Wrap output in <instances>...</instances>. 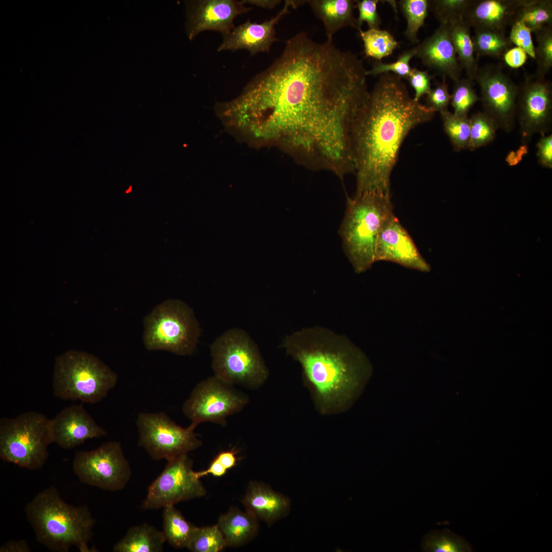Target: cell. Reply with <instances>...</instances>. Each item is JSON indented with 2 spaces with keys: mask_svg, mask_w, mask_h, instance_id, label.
Returning <instances> with one entry per match:
<instances>
[{
  "mask_svg": "<svg viewBox=\"0 0 552 552\" xmlns=\"http://www.w3.org/2000/svg\"><path fill=\"white\" fill-rule=\"evenodd\" d=\"M139 439L143 447L154 460L167 461L188 454L202 444L190 424L183 428L166 413L141 412L136 419Z\"/></svg>",
  "mask_w": 552,
  "mask_h": 552,
  "instance_id": "cell-10",
  "label": "cell"
},
{
  "mask_svg": "<svg viewBox=\"0 0 552 552\" xmlns=\"http://www.w3.org/2000/svg\"><path fill=\"white\" fill-rule=\"evenodd\" d=\"M201 330L192 309L179 300L156 306L144 319L143 341L150 351L165 350L180 356L195 350Z\"/></svg>",
  "mask_w": 552,
  "mask_h": 552,
  "instance_id": "cell-9",
  "label": "cell"
},
{
  "mask_svg": "<svg viewBox=\"0 0 552 552\" xmlns=\"http://www.w3.org/2000/svg\"><path fill=\"white\" fill-rule=\"evenodd\" d=\"M356 1L311 0L306 2L315 15L322 21L328 39L332 40L334 34L344 27L357 29L356 19L353 13L356 8Z\"/></svg>",
  "mask_w": 552,
  "mask_h": 552,
  "instance_id": "cell-23",
  "label": "cell"
},
{
  "mask_svg": "<svg viewBox=\"0 0 552 552\" xmlns=\"http://www.w3.org/2000/svg\"><path fill=\"white\" fill-rule=\"evenodd\" d=\"M532 31L521 20H516L511 25L509 39L516 47L523 50L532 58L535 59V46Z\"/></svg>",
  "mask_w": 552,
  "mask_h": 552,
  "instance_id": "cell-41",
  "label": "cell"
},
{
  "mask_svg": "<svg viewBox=\"0 0 552 552\" xmlns=\"http://www.w3.org/2000/svg\"><path fill=\"white\" fill-rule=\"evenodd\" d=\"M362 61L302 32L227 104L236 125L310 168L354 171L352 132L370 91Z\"/></svg>",
  "mask_w": 552,
  "mask_h": 552,
  "instance_id": "cell-1",
  "label": "cell"
},
{
  "mask_svg": "<svg viewBox=\"0 0 552 552\" xmlns=\"http://www.w3.org/2000/svg\"><path fill=\"white\" fill-rule=\"evenodd\" d=\"M472 39L475 53L478 56L502 58L511 48L512 42L505 32L491 29H474Z\"/></svg>",
  "mask_w": 552,
  "mask_h": 552,
  "instance_id": "cell-29",
  "label": "cell"
},
{
  "mask_svg": "<svg viewBox=\"0 0 552 552\" xmlns=\"http://www.w3.org/2000/svg\"><path fill=\"white\" fill-rule=\"evenodd\" d=\"M50 420L34 411L1 418V458L30 470L41 469L49 457L48 446L53 443Z\"/></svg>",
  "mask_w": 552,
  "mask_h": 552,
  "instance_id": "cell-8",
  "label": "cell"
},
{
  "mask_svg": "<svg viewBox=\"0 0 552 552\" xmlns=\"http://www.w3.org/2000/svg\"><path fill=\"white\" fill-rule=\"evenodd\" d=\"M210 351L214 375L228 383L256 389L268 378V369L257 345L241 329L223 333L212 343Z\"/></svg>",
  "mask_w": 552,
  "mask_h": 552,
  "instance_id": "cell-7",
  "label": "cell"
},
{
  "mask_svg": "<svg viewBox=\"0 0 552 552\" xmlns=\"http://www.w3.org/2000/svg\"><path fill=\"white\" fill-rule=\"evenodd\" d=\"M415 48L416 56L424 65L453 81L460 78L463 70L457 58L449 25L440 24L431 35Z\"/></svg>",
  "mask_w": 552,
  "mask_h": 552,
  "instance_id": "cell-20",
  "label": "cell"
},
{
  "mask_svg": "<svg viewBox=\"0 0 552 552\" xmlns=\"http://www.w3.org/2000/svg\"><path fill=\"white\" fill-rule=\"evenodd\" d=\"M472 0H431L428 1L430 10L440 24L451 25L464 19Z\"/></svg>",
  "mask_w": 552,
  "mask_h": 552,
  "instance_id": "cell-36",
  "label": "cell"
},
{
  "mask_svg": "<svg viewBox=\"0 0 552 552\" xmlns=\"http://www.w3.org/2000/svg\"><path fill=\"white\" fill-rule=\"evenodd\" d=\"M245 4L256 5L264 8L271 9L280 3V1L277 0H244L242 1Z\"/></svg>",
  "mask_w": 552,
  "mask_h": 552,
  "instance_id": "cell-49",
  "label": "cell"
},
{
  "mask_svg": "<svg viewBox=\"0 0 552 552\" xmlns=\"http://www.w3.org/2000/svg\"><path fill=\"white\" fill-rule=\"evenodd\" d=\"M25 512L37 541L49 550L67 552L74 546L81 552L94 551L88 543L96 521L87 505L74 507L66 503L52 486L29 501Z\"/></svg>",
  "mask_w": 552,
  "mask_h": 552,
  "instance_id": "cell-4",
  "label": "cell"
},
{
  "mask_svg": "<svg viewBox=\"0 0 552 552\" xmlns=\"http://www.w3.org/2000/svg\"><path fill=\"white\" fill-rule=\"evenodd\" d=\"M291 6H294V1H286L283 9L270 20L258 24L248 19L245 23L234 27L223 36V41L217 51L246 49L251 55L268 52L272 43L278 40L274 26L287 13Z\"/></svg>",
  "mask_w": 552,
  "mask_h": 552,
  "instance_id": "cell-19",
  "label": "cell"
},
{
  "mask_svg": "<svg viewBox=\"0 0 552 552\" xmlns=\"http://www.w3.org/2000/svg\"><path fill=\"white\" fill-rule=\"evenodd\" d=\"M399 4L407 22L404 35L411 43H417L418 32L428 14V1L402 0Z\"/></svg>",
  "mask_w": 552,
  "mask_h": 552,
  "instance_id": "cell-34",
  "label": "cell"
},
{
  "mask_svg": "<svg viewBox=\"0 0 552 552\" xmlns=\"http://www.w3.org/2000/svg\"><path fill=\"white\" fill-rule=\"evenodd\" d=\"M470 121V139L468 149L473 151L490 143L499 128L496 122L485 112L473 113Z\"/></svg>",
  "mask_w": 552,
  "mask_h": 552,
  "instance_id": "cell-32",
  "label": "cell"
},
{
  "mask_svg": "<svg viewBox=\"0 0 552 552\" xmlns=\"http://www.w3.org/2000/svg\"><path fill=\"white\" fill-rule=\"evenodd\" d=\"M444 130L455 151L468 149L470 121L467 117H459L448 110L440 112Z\"/></svg>",
  "mask_w": 552,
  "mask_h": 552,
  "instance_id": "cell-33",
  "label": "cell"
},
{
  "mask_svg": "<svg viewBox=\"0 0 552 552\" xmlns=\"http://www.w3.org/2000/svg\"><path fill=\"white\" fill-rule=\"evenodd\" d=\"M432 79V76L427 71L412 68L407 79L415 90L413 99L415 101H420L422 97L429 93L431 88Z\"/></svg>",
  "mask_w": 552,
  "mask_h": 552,
  "instance_id": "cell-43",
  "label": "cell"
},
{
  "mask_svg": "<svg viewBox=\"0 0 552 552\" xmlns=\"http://www.w3.org/2000/svg\"><path fill=\"white\" fill-rule=\"evenodd\" d=\"M165 469L148 488L141 507L156 510L180 501L204 496L206 491L195 475L188 454L167 461Z\"/></svg>",
  "mask_w": 552,
  "mask_h": 552,
  "instance_id": "cell-13",
  "label": "cell"
},
{
  "mask_svg": "<svg viewBox=\"0 0 552 552\" xmlns=\"http://www.w3.org/2000/svg\"><path fill=\"white\" fill-rule=\"evenodd\" d=\"M217 525L226 546L237 547L251 540L259 530L258 520L247 511L232 507L218 519Z\"/></svg>",
  "mask_w": 552,
  "mask_h": 552,
  "instance_id": "cell-24",
  "label": "cell"
},
{
  "mask_svg": "<svg viewBox=\"0 0 552 552\" xmlns=\"http://www.w3.org/2000/svg\"><path fill=\"white\" fill-rule=\"evenodd\" d=\"M27 542L24 539L9 540L0 547V552H30Z\"/></svg>",
  "mask_w": 552,
  "mask_h": 552,
  "instance_id": "cell-47",
  "label": "cell"
},
{
  "mask_svg": "<svg viewBox=\"0 0 552 552\" xmlns=\"http://www.w3.org/2000/svg\"><path fill=\"white\" fill-rule=\"evenodd\" d=\"M166 541L162 531L147 523L129 528L113 546L114 552H160Z\"/></svg>",
  "mask_w": 552,
  "mask_h": 552,
  "instance_id": "cell-25",
  "label": "cell"
},
{
  "mask_svg": "<svg viewBox=\"0 0 552 552\" xmlns=\"http://www.w3.org/2000/svg\"><path fill=\"white\" fill-rule=\"evenodd\" d=\"M50 426L53 443L64 449H72L87 440L107 434L81 405L64 408L50 420Z\"/></svg>",
  "mask_w": 552,
  "mask_h": 552,
  "instance_id": "cell-18",
  "label": "cell"
},
{
  "mask_svg": "<svg viewBox=\"0 0 552 552\" xmlns=\"http://www.w3.org/2000/svg\"><path fill=\"white\" fill-rule=\"evenodd\" d=\"M117 380L115 372L87 352L70 350L55 358L53 393L63 400L97 403L115 386Z\"/></svg>",
  "mask_w": 552,
  "mask_h": 552,
  "instance_id": "cell-6",
  "label": "cell"
},
{
  "mask_svg": "<svg viewBox=\"0 0 552 552\" xmlns=\"http://www.w3.org/2000/svg\"><path fill=\"white\" fill-rule=\"evenodd\" d=\"M73 469L82 483L110 491L124 489L131 476L129 463L117 441L91 451H76Z\"/></svg>",
  "mask_w": 552,
  "mask_h": 552,
  "instance_id": "cell-12",
  "label": "cell"
},
{
  "mask_svg": "<svg viewBox=\"0 0 552 552\" xmlns=\"http://www.w3.org/2000/svg\"><path fill=\"white\" fill-rule=\"evenodd\" d=\"M242 503L247 512L269 525L285 517L290 504L287 497L257 481L249 482Z\"/></svg>",
  "mask_w": 552,
  "mask_h": 552,
  "instance_id": "cell-22",
  "label": "cell"
},
{
  "mask_svg": "<svg viewBox=\"0 0 552 552\" xmlns=\"http://www.w3.org/2000/svg\"><path fill=\"white\" fill-rule=\"evenodd\" d=\"M434 114L410 96L400 77L391 73L379 75L353 129L356 195H390V175L404 139Z\"/></svg>",
  "mask_w": 552,
  "mask_h": 552,
  "instance_id": "cell-2",
  "label": "cell"
},
{
  "mask_svg": "<svg viewBox=\"0 0 552 552\" xmlns=\"http://www.w3.org/2000/svg\"><path fill=\"white\" fill-rule=\"evenodd\" d=\"M517 108L523 144H526L537 133L544 134L551 122L550 82L545 78L527 77L519 88Z\"/></svg>",
  "mask_w": 552,
  "mask_h": 552,
  "instance_id": "cell-15",
  "label": "cell"
},
{
  "mask_svg": "<svg viewBox=\"0 0 552 552\" xmlns=\"http://www.w3.org/2000/svg\"><path fill=\"white\" fill-rule=\"evenodd\" d=\"M422 550L427 552H470V545L462 537L449 530L432 531L422 540Z\"/></svg>",
  "mask_w": 552,
  "mask_h": 552,
  "instance_id": "cell-31",
  "label": "cell"
},
{
  "mask_svg": "<svg viewBox=\"0 0 552 552\" xmlns=\"http://www.w3.org/2000/svg\"><path fill=\"white\" fill-rule=\"evenodd\" d=\"M215 457L227 470L235 467L238 461L236 452L233 449L221 451Z\"/></svg>",
  "mask_w": 552,
  "mask_h": 552,
  "instance_id": "cell-48",
  "label": "cell"
},
{
  "mask_svg": "<svg viewBox=\"0 0 552 552\" xmlns=\"http://www.w3.org/2000/svg\"><path fill=\"white\" fill-rule=\"evenodd\" d=\"M521 0L472 1L464 19L474 29H491L505 32L512 25Z\"/></svg>",
  "mask_w": 552,
  "mask_h": 552,
  "instance_id": "cell-21",
  "label": "cell"
},
{
  "mask_svg": "<svg viewBox=\"0 0 552 552\" xmlns=\"http://www.w3.org/2000/svg\"><path fill=\"white\" fill-rule=\"evenodd\" d=\"M186 4V30L190 40L206 30L217 31L223 36L228 33L235 27L234 19L252 9L242 1H190Z\"/></svg>",
  "mask_w": 552,
  "mask_h": 552,
  "instance_id": "cell-16",
  "label": "cell"
},
{
  "mask_svg": "<svg viewBox=\"0 0 552 552\" xmlns=\"http://www.w3.org/2000/svg\"><path fill=\"white\" fill-rule=\"evenodd\" d=\"M393 213L389 195L366 192L348 199L339 233L345 252L356 273L365 271L376 262L375 248L379 232Z\"/></svg>",
  "mask_w": 552,
  "mask_h": 552,
  "instance_id": "cell-5",
  "label": "cell"
},
{
  "mask_svg": "<svg viewBox=\"0 0 552 552\" xmlns=\"http://www.w3.org/2000/svg\"><path fill=\"white\" fill-rule=\"evenodd\" d=\"M227 470L220 463L216 457L212 460L208 469L195 472V475L200 479L201 477L208 474L212 475L215 477H221L227 472Z\"/></svg>",
  "mask_w": 552,
  "mask_h": 552,
  "instance_id": "cell-46",
  "label": "cell"
},
{
  "mask_svg": "<svg viewBox=\"0 0 552 552\" xmlns=\"http://www.w3.org/2000/svg\"><path fill=\"white\" fill-rule=\"evenodd\" d=\"M450 101L448 84L446 78L443 77L442 81L435 83V86L426 95L425 106L435 112L439 111L440 113L448 110Z\"/></svg>",
  "mask_w": 552,
  "mask_h": 552,
  "instance_id": "cell-40",
  "label": "cell"
},
{
  "mask_svg": "<svg viewBox=\"0 0 552 552\" xmlns=\"http://www.w3.org/2000/svg\"><path fill=\"white\" fill-rule=\"evenodd\" d=\"M226 546L218 525L197 527L188 547L193 552H218Z\"/></svg>",
  "mask_w": 552,
  "mask_h": 552,
  "instance_id": "cell-35",
  "label": "cell"
},
{
  "mask_svg": "<svg viewBox=\"0 0 552 552\" xmlns=\"http://www.w3.org/2000/svg\"><path fill=\"white\" fill-rule=\"evenodd\" d=\"M163 532L166 540L177 548H188L197 526L186 519L174 505L164 507Z\"/></svg>",
  "mask_w": 552,
  "mask_h": 552,
  "instance_id": "cell-27",
  "label": "cell"
},
{
  "mask_svg": "<svg viewBox=\"0 0 552 552\" xmlns=\"http://www.w3.org/2000/svg\"><path fill=\"white\" fill-rule=\"evenodd\" d=\"M542 136L537 144L538 163L543 167L552 168V135Z\"/></svg>",
  "mask_w": 552,
  "mask_h": 552,
  "instance_id": "cell-44",
  "label": "cell"
},
{
  "mask_svg": "<svg viewBox=\"0 0 552 552\" xmlns=\"http://www.w3.org/2000/svg\"><path fill=\"white\" fill-rule=\"evenodd\" d=\"M376 262L387 261L423 272L429 264L418 249L412 238L393 213L379 232L375 248Z\"/></svg>",
  "mask_w": 552,
  "mask_h": 552,
  "instance_id": "cell-17",
  "label": "cell"
},
{
  "mask_svg": "<svg viewBox=\"0 0 552 552\" xmlns=\"http://www.w3.org/2000/svg\"><path fill=\"white\" fill-rule=\"evenodd\" d=\"M363 42L366 56L377 61L391 55L398 45L395 37L387 31L380 29L358 30Z\"/></svg>",
  "mask_w": 552,
  "mask_h": 552,
  "instance_id": "cell-30",
  "label": "cell"
},
{
  "mask_svg": "<svg viewBox=\"0 0 552 552\" xmlns=\"http://www.w3.org/2000/svg\"><path fill=\"white\" fill-rule=\"evenodd\" d=\"M516 20L522 21L534 33L552 26V1L521 0Z\"/></svg>",
  "mask_w": 552,
  "mask_h": 552,
  "instance_id": "cell-28",
  "label": "cell"
},
{
  "mask_svg": "<svg viewBox=\"0 0 552 552\" xmlns=\"http://www.w3.org/2000/svg\"><path fill=\"white\" fill-rule=\"evenodd\" d=\"M378 0L356 1V8L359 12L356 19L357 29H361L363 22L367 23L370 29H379L382 23L381 17L377 12Z\"/></svg>",
  "mask_w": 552,
  "mask_h": 552,
  "instance_id": "cell-42",
  "label": "cell"
},
{
  "mask_svg": "<svg viewBox=\"0 0 552 552\" xmlns=\"http://www.w3.org/2000/svg\"><path fill=\"white\" fill-rule=\"evenodd\" d=\"M450 103L453 114L459 117H467L473 106L479 100L473 87V80L468 78L453 81Z\"/></svg>",
  "mask_w": 552,
  "mask_h": 552,
  "instance_id": "cell-37",
  "label": "cell"
},
{
  "mask_svg": "<svg viewBox=\"0 0 552 552\" xmlns=\"http://www.w3.org/2000/svg\"><path fill=\"white\" fill-rule=\"evenodd\" d=\"M248 402L247 395L214 375L195 386L182 410L195 427L204 422L225 427L227 418L240 412Z\"/></svg>",
  "mask_w": 552,
  "mask_h": 552,
  "instance_id": "cell-11",
  "label": "cell"
},
{
  "mask_svg": "<svg viewBox=\"0 0 552 552\" xmlns=\"http://www.w3.org/2000/svg\"><path fill=\"white\" fill-rule=\"evenodd\" d=\"M475 80L479 87L484 112L499 128L510 132L517 112L519 88L501 67L495 64L479 67Z\"/></svg>",
  "mask_w": 552,
  "mask_h": 552,
  "instance_id": "cell-14",
  "label": "cell"
},
{
  "mask_svg": "<svg viewBox=\"0 0 552 552\" xmlns=\"http://www.w3.org/2000/svg\"><path fill=\"white\" fill-rule=\"evenodd\" d=\"M451 39L459 65L467 78L474 80L478 66L474 56V50L470 27L463 19L449 26Z\"/></svg>",
  "mask_w": 552,
  "mask_h": 552,
  "instance_id": "cell-26",
  "label": "cell"
},
{
  "mask_svg": "<svg viewBox=\"0 0 552 552\" xmlns=\"http://www.w3.org/2000/svg\"><path fill=\"white\" fill-rule=\"evenodd\" d=\"M505 161L510 166H514L518 164L521 160L518 157L516 151H511L507 155Z\"/></svg>",
  "mask_w": 552,
  "mask_h": 552,
  "instance_id": "cell-50",
  "label": "cell"
},
{
  "mask_svg": "<svg viewBox=\"0 0 552 552\" xmlns=\"http://www.w3.org/2000/svg\"><path fill=\"white\" fill-rule=\"evenodd\" d=\"M537 46L535 47L537 70L534 76L544 78L552 67V26L535 32Z\"/></svg>",
  "mask_w": 552,
  "mask_h": 552,
  "instance_id": "cell-38",
  "label": "cell"
},
{
  "mask_svg": "<svg viewBox=\"0 0 552 552\" xmlns=\"http://www.w3.org/2000/svg\"><path fill=\"white\" fill-rule=\"evenodd\" d=\"M281 347L301 365L304 385L323 416L348 410L372 373L370 361L358 348L326 328L295 332L286 337Z\"/></svg>",
  "mask_w": 552,
  "mask_h": 552,
  "instance_id": "cell-3",
  "label": "cell"
},
{
  "mask_svg": "<svg viewBox=\"0 0 552 552\" xmlns=\"http://www.w3.org/2000/svg\"><path fill=\"white\" fill-rule=\"evenodd\" d=\"M416 55V49L413 47L403 52L393 62L384 63L376 61L372 68L367 70L366 75L378 76L385 73H391L401 78L407 79L412 70L410 65V61Z\"/></svg>",
  "mask_w": 552,
  "mask_h": 552,
  "instance_id": "cell-39",
  "label": "cell"
},
{
  "mask_svg": "<svg viewBox=\"0 0 552 552\" xmlns=\"http://www.w3.org/2000/svg\"><path fill=\"white\" fill-rule=\"evenodd\" d=\"M502 58L508 66L517 68L522 66L525 63L527 54L520 48L515 47L508 50Z\"/></svg>",
  "mask_w": 552,
  "mask_h": 552,
  "instance_id": "cell-45",
  "label": "cell"
}]
</instances>
